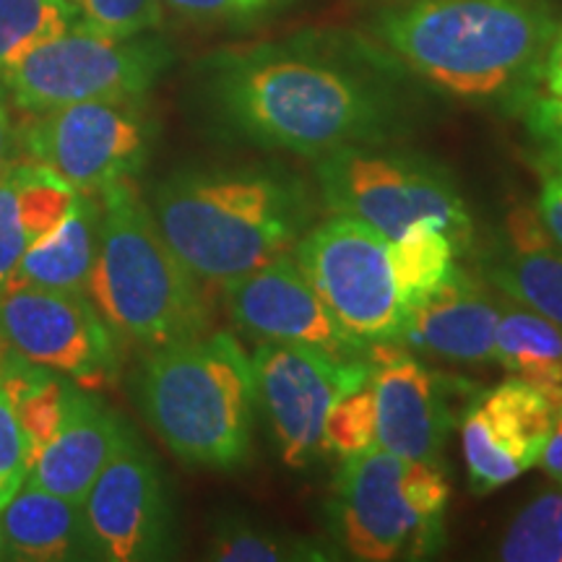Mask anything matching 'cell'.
Here are the masks:
<instances>
[{"label":"cell","instance_id":"cell-1","mask_svg":"<svg viewBox=\"0 0 562 562\" xmlns=\"http://www.w3.org/2000/svg\"><path fill=\"white\" fill-rule=\"evenodd\" d=\"M383 50L351 55L307 42H271L209 60L211 115L224 133L266 151L318 159L344 146L393 144L412 112Z\"/></svg>","mask_w":562,"mask_h":562},{"label":"cell","instance_id":"cell-2","mask_svg":"<svg viewBox=\"0 0 562 562\" xmlns=\"http://www.w3.org/2000/svg\"><path fill=\"white\" fill-rule=\"evenodd\" d=\"M558 26L552 0H412L383 11L372 37L440 94L518 110Z\"/></svg>","mask_w":562,"mask_h":562},{"label":"cell","instance_id":"cell-3","mask_svg":"<svg viewBox=\"0 0 562 562\" xmlns=\"http://www.w3.org/2000/svg\"><path fill=\"white\" fill-rule=\"evenodd\" d=\"M151 214L206 286L292 256L315 224L318 195L281 161L178 170L154 188Z\"/></svg>","mask_w":562,"mask_h":562},{"label":"cell","instance_id":"cell-4","mask_svg":"<svg viewBox=\"0 0 562 562\" xmlns=\"http://www.w3.org/2000/svg\"><path fill=\"white\" fill-rule=\"evenodd\" d=\"M136 402L154 435L188 467L235 472L248 463L256 381L250 355L232 334L146 349Z\"/></svg>","mask_w":562,"mask_h":562},{"label":"cell","instance_id":"cell-5","mask_svg":"<svg viewBox=\"0 0 562 562\" xmlns=\"http://www.w3.org/2000/svg\"><path fill=\"white\" fill-rule=\"evenodd\" d=\"M100 250L87 294L117 339L157 349L211 331L206 284L161 235L131 180L100 193Z\"/></svg>","mask_w":562,"mask_h":562},{"label":"cell","instance_id":"cell-6","mask_svg":"<svg viewBox=\"0 0 562 562\" xmlns=\"http://www.w3.org/2000/svg\"><path fill=\"white\" fill-rule=\"evenodd\" d=\"M448 503L451 480L442 461L372 446L341 459L323 518L339 560L414 562L446 547Z\"/></svg>","mask_w":562,"mask_h":562},{"label":"cell","instance_id":"cell-7","mask_svg":"<svg viewBox=\"0 0 562 562\" xmlns=\"http://www.w3.org/2000/svg\"><path fill=\"white\" fill-rule=\"evenodd\" d=\"M318 199L328 214L355 216L385 240L414 224H435L459 252L474 245V216L440 161L393 144H357L313 159Z\"/></svg>","mask_w":562,"mask_h":562},{"label":"cell","instance_id":"cell-8","mask_svg":"<svg viewBox=\"0 0 562 562\" xmlns=\"http://www.w3.org/2000/svg\"><path fill=\"white\" fill-rule=\"evenodd\" d=\"M170 60L172 53L165 42L144 34L115 40L76 21L68 32L0 76V83L24 112L76 102L144 100Z\"/></svg>","mask_w":562,"mask_h":562},{"label":"cell","instance_id":"cell-9","mask_svg":"<svg viewBox=\"0 0 562 562\" xmlns=\"http://www.w3.org/2000/svg\"><path fill=\"white\" fill-rule=\"evenodd\" d=\"M151 140L154 125L140 100L76 102L30 112L16 133L24 161L87 195L136 178L149 161Z\"/></svg>","mask_w":562,"mask_h":562},{"label":"cell","instance_id":"cell-10","mask_svg":"<svg viewBox=\"0 0 562 562\" xmlns=\"http://www.w3.org/2000/svg\"><path fill=\"white\" fill-rule=\"evenodd\" d=\"M292 258L351 336L368 347L398 339L404 305L381 232L355 216L328 214L300 237Z\"/></svg>","mask_w":562,"mask_h":562},{"label":"cell","instance_id":"cell-11","mask_svg":"<svg viewBox=\"0 0 562 562\" xmlns=\"http://www.w3.org/2000/svg\"><path fill=\"white\" fill-rule=\"evenodd\" d=\"M250 364L256 414H261L279 459L294 472L323 456L328 409L370 381V360H344L305 344L258 341Z\"/></svg>","mask_w":562,"mask_h":562},{"label":"cell","instance_id":"cell-12","mask_svg":"<svg viewBox=\"0 0 562 562\" xmlns=\"http://www.w3.org/2000/svg\"><path fill=\"white\" fill-rule=\"evenodd\" d=\"M89 560L149 562L175 554V510L159 463L125 435L81 503Z\"/></svg>","mask_w":562,"mask_h":562},{"label":"cell","instance_id":"cell-13","mask_svg":"<svg viewBox=\"0 0 562 562\" xmlns=\"http://www.w3.org/2000/svg\"><path fill=\"white\" fill-rule=\"evenodd\" d=\"M0 336L21 357L87 391L110 385L121 372V339L87 292H0Z\"/></svg>","mask_w":562,"mask_h":562},{"label":"cell","instance_id":"cell-14","mask_svg":"<svg viewBox=\"0 0 562 562\" xmlns=\"http://www.w3.org/2000/svg\"><path fill=\"white\" fill-rule=\"evenodd\" d=\"M220 290L229 321L250 339L305 344L344 360H368V344L341 326L292 256L232 279Z\"/></svg>","mask_w":562,"mask_h":562},{"label":"cell","instance_id":"cell-15","mask_svg":"<svg viewBox=\"0 0 562 562\" xmlns=\"http://www.w3.org/2000/svg\"><path fill=\"white\" fill-rule=\"evenodd\" d=\"M554 412L542 391L513 375L469 406L461 446L474 495H490L537 467Z\"/></svg>","mask_w":562,"mask_h":562},{"label":"cell","instance_id":"cell-16","mask_svg":"<svg viewBox=\"0 0 562 562\" xmlns=\"http://www.w3.org/2000/svg\"><path fill=\"white\" fill-rule=\"evenodd\" d=\"M368 360L378 446L404 459L440 461L456 425L448 378L398 341L372 344Z\"/></svg>","mask_w":562,"mask_h":562},{"label":"cell","instance_id":"cell-17","mask_svg":"<svg viewBox=\"0 0 562 562\" xmlns=\"http://www.w3.org/2000/svg\"><path fill=\"white\" fill-rule=\"evenodd\" d=\"M503 305L482 279L456 269L453 277L404 315L398 344L409 351L461 364L495 362V331Z\"/></svg>","mask_w":562,"mask_h":562},{"label":"cell","instance_id":"cell-18","mask_svg":"<svg viewBox=\"0 0 562 562\" xmlns=\"http://www.w3.org/2000/svg\"><path fill=\"white\" fill-rule=\"evenodd\" d=\"M128 430L121 414L76 385L58 432L32 461L26 482L81 505Z\"/></svg>","mask_w":562,"mask_h":562},{"label":"cell","instance_id":"cell-19","mask_svg":"<svg viewBox=\"0 0 562 562\" xmlns=\"http://www.w3.org/2000/svg\"><path fill=\"white\" fill-rule=\"evenodd\" d=\"M480 271L492 290L562 326V245L552 240L537 209H510Z\"/></svg>","mask_w":562,"mask_h":562},{"label":"cell","instance_id":"cell-20","mask_svg":"<svg viewBox=\"0 0 562 562\" xmlns=\"http://www.w3.org/2000/svg\"><path fill=\"white\" fill-rule=\"evenodd\" d=\"M76 195L74 188L32 161H11L0 172V292L26 252L66 220Z\"/></svg>","mask_w":562,"mask_h":562},{"label":"cell","instance_id":"cell-21","mask_svg":"<svg viewBox=\"0 0 562 562\" xmlns=\"http://www.w3.org/2000/svg\"><path fill=\"white\" fill-rule=\"evenodd\" d=\"M5 560H89L81 505L26 482L0 505Z\"/></svg>","mask_w":562,"mask_h":562},{"label":"cell","instance_id":"cell-22","mask_svg":"<svg viewBox=\"0 0 562 562\" xmlns=\"http://www.w3.org/2000/svg\"><path fill=\"white\" fill-rule=\"evenodd\" d=\"M100 195H76L66 220L26 252L5 290L34 286V290L87 292L97 250H100Z\"/></svg>","mask_w":562,"mask_h":562},{"label":"cell","instance_id":"cell-23","mask_svg":"<svg viewBox=\"0 0 562 562\" xmlns=\"http://www.w3.org/2000/svg\"><path fill=\"white\" fill-rule=\"evenodd\" d=\"M495 364L562 404V326L521 305H503L495 331Z\"/></svg>","mask_w":562,"mask_h":562},{"label":"cell","instance_id":"cell-24","mask_svg":"<svg viewBox=\"0 0 562 562\" xmlns=\"http://www.w3.org/2000/svg\"><path fill=\"white\" fill-rule=\"evenodd\" d=\"M209 560L222 562H328L336 558L331 542L302 537L297 531L279 529L245 513H220L211 521Z\"/></svg>","mask_w":562,"mask_h":562},{"label":"cell","instance_id":"cell-25","mask_svg":"<svg viewBox=\"0 0 562 562\" xmlns=\"http://www.w3.org/2000/svg\"><path fill=\"white\" fill-rule=\"evenodd\" d=\"M389 256L406 315L453 277L461 252L435 224H414L398 240H389Z\"/></svg>","mask_w":562,"mask_h":562},{"label":"cell","instance_id":"cell-26","mask_svg":"<svg viewBox=\"0 0 562 562\" xmlns=\"http://www.w3.org/2000/svg\"><path fill=\"white\" fill-rule=\"evenodd\" d=\"M79 21L70 0H0V76Z\"/></svg>","mask_w":562,"mask_h":562},{"label":"cell","instance_id":"cell-27","mask_svg":"<svg viewBox=\"0 0 562 562\" xmlns=\"http://www.w3.org/2000/svg\"><path fill=\"white\" fill-rule=\"evenodd\" d=\"M497 560L505 562H562V484L531 497L518 510L501 544Z\"/></svg>","mask_w":562,"mask_h":562},{"label":"cell","instance_id":"cell-28","mask_svg":"<svg viewBox=\"0 0 562 562\" xmlns=\"http://www.w3.org/2000/svg\"><path fill=\"white\" fill-rule=\"evenodd\" d=\"M518 112L531 136L544 146L542 165H562V24L547 47L537 79Z\"/></svg>","mask_w":562,"mask_h":562},{"label":"cell","instance_id":"cell-29","mask_svg":"<svg viewBox=\"0 0 562 562\" xmlns=\"http://www.w3.org/2000/svg\"><path fill=\"white\" fill-rule=\"evenodd\" d=\"M378 446L375 393L370 381L336 402L323 422V453L349 459Z\"/></svg>","mask_w":562,"mask_h":562},{"label":"cell","instance_id":"cell-30","mask_svg":"<svg viewBox=\"0 0 562 562\" xmlns=\"http://www.w3.org/2000/svg\"><path fill=\"white\" fill-rule=\"evenodd\" d=\"M76 383H70L68 378L55 375L47 378L45 383L37 385L30 396H24L21 402L13 404L16 417L21 422V430L26 438V451H30V467L37 459L42 448L53 440V435L58 432L63 417H66L70 393H74Z\"/></svg>","mask_w":562,"mask_h":562},{"label":"cell","instance_id":"cell-31","mask_svg":"<svg viewBox=\"0 0 562 562\" xmlns=\"http://www.w3.org/2000/svg\"><path fill=\"white\" fill-rule=\"evenodd\" d=\"M89 30L115 40L138 37L157 30L165 19L161 0H70Z\"/></svg>","mask_w":562,"mask_h":562},{"label":"cell","instance_id":"cell-32","mask_svg":"<svg viewBox=\"0 0 562 562\" xmlns=\"http://www.w3.org/2000/svg\"><path fill=\"white\" fill-rule=\"evenodd\" d=\"M180 16L214 24H252L290 9L294 0H161Z\"/></svg>","mask_w":562,"mask_h":562},{"label":"cell","instance_id":"cell-33","mask_svg":"<svg viewBox=\"0 0 562 562\" xmlns=\"http://www.w3.org/2000/svg\"><path fill=\"white\" fill-rule=\"evenodd\" d=\"M30 474V451L11 398L0 389V505L24 484Z\"/></svg>","mask_w":562,"mask_h":562},{"label":"cell","instance_id":"cell-34","mask_svg":"<svg viewBox=\"0 0 562 562\" xmlns=\"http://www.w3.org/2000/svg\"><path fill=\"white\" fill-rule=\"evenodd\" d=\"M537 214L554 243L562 245V167L542 165V188H539Z\"/></svg>","mask_w":562,"mask_h":562},{"label":"cell","instance_id":"cell-35","mask_svg":"<svg viewBox=\"0 0 562 562\" xmlns=\"http://www.w3.org/2000/svg\"><path fill=\"white\" fill-rule=\"evenodd\" d=\"M539 467L544 469V474L550 476L552 482L562 484V404L554 412V422L550 438L544 442V451L539 456Z\"/></svg>","mask_w":562,"mask_h":562},{"label":"cell","instance_id":"cell-36","mask_svg":"<svg viewBox=\"0 0 562 562\" xmlns=\"http://www.w3.org/2000/svg\"><path fill=\"white\" fill-rule=\"evenodd\" d=\"M13 149H16V128H13L9 110L0 104V172L11 165Z\"/></svg>","mask_w":562,"mask_h":562},{"label":"cell","instance_id":"cell-37","mask_svg":"<svg viewBox=\"0 0 562 562\" xmlns=\"http://www.w3.org/2000/svg\"><path fill=\"white\" fill-rule=\"evenodd\" d=\"M0 560H5V554H3V533H0Z\"/></svg>","mask_w":562,"mask_h":562},{"label":"cell","instance_id":"cell-38","mask_svg":"<svg viewBox=\"0 0 562 562\" xmlns=\"http://www.w3.org/2000/svg\"><path fill=\"white\" fill-rule=\"evenodd\" d=\"M547 167H562V165H547Z\"/></svg>","mask_w":562,"mask_h":562}]
</instances>
